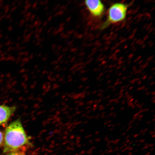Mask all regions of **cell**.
Masks as SVG:
<instances>
[{
    "label": "cell",
    "instance_id": "obj_5",
    "mask_svg": "<svg viewBox=\"0 0 155 155\" xmlns=\"http://www.w3.org/2000/svg\"><path fill=\"white\" fill-rule=\"evenodd\" d=\"M25 155L24 153L21 152H12L9 153L7 154L6 155Z\"/></svg>",
    "mask_w": 155,
    "mask_h": 155
},
{
    "label": "cell",
    "instance_id": "obj_6",
    "mask_svg": "<svg viewBox=\"0 0 155 155\" xmlns=\"http://www.w3.org/2000/svg\"><path fill=\"white\" fill-rule=\"evenodd\" d=\"M4 140V136L2 132L0 131V145H1Z\"/></svg>",
    "mask_w": 155,
    "mask_h": 155
},
{
    "label": "cell",
    "instance_id": "obj_4",
    "mask_svg": "<svg viewBox=\"0 0 155 155\" xmlns=\"http://www.w3.org/2000/svg\"><path fill=\"white\" fill-rule=\"evenodd\" d=\"M16 110V107L0 105V125L6 124Z\"/></svg>",
    "mask_w": 155,
    "mask_h": 155
},
{
    "label": "cell",
    "instance_id": "obj_7",
    "mask_svg": "<svg viewBox=\"0 0 155 155\" xmlns=\"http://www.w3.org/2000/svg\"></svg>",
    "mask_w": 155,
    "mask_h": 155
},
{
    "label": "cell",
    "instance_id": "obj_1",
    "mask_svg": "<svg viewBox=\"0 0 155 155\" xmlns=\"http://www.w3.org/2000/svg\"><path fill=\"white\" fill-rule=\"evenodd\" d=\"M20 118L12 122L5 129L4 136V153L16 152L27 145H31Z\"/></svg>",
    "mask_w": 155,
    "mask_h": 155
},
{
    "label": "cell",
    "instance_id": "obj_3",
    "mask_svg": "<svg viewBox=\"0 0 155 155\" xmlns=\"http://www.w3.org/2000/svg\"><path fill=\"white\" fill-rule=\"evenodd\" d=\"M89 14L96 20L101 19L105 13V7L101 0H84Z\"/></svg>",
    "mask_w": 155,
    "mask_h": 155
},
{
    "label": "cell",
    "instance_id": "obj_2",
    "mask_svg": "<svg viewBox=\"0 0 155 155\" xmlns=\"http://www.w3.org/2000/svg\"><path fill=\"white\" fill-rule=\"evenodd\" d=\"M129 5L124 3L112 4L108 8L106 20L100 26V30H104L112 25L123 22L127 18Z\"/></svg>",
    "mask_w": 155,
    "mask_h": 155
}]
</instances>
